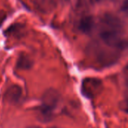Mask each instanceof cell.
I'll list each match as a JSON object with an SVG mask.
<instances>
[{"mask_svg":"<svg viewBox=\"0 0 128 128\" xmlns=\"http://www.w3.org/2000/svg\"><path fill=\"white\" fill-rule=\"evenodd\" d=\"M104 89L102 82L97 78L84 79L81 85L82 94L87 98H94L101 93Z\"/></svg>","mask_w":128,"mask_h":128,"instance_id":"obj_1","label":"cell"},{"mask_svg":"<svg viewBox=\"0 0 128 128\" xmlns=\"http://www.w3.org/2000/svg\"><path fill=\"white\" fill-rule=\"evenodd\" d=\"M104 43L110 48L116 50H124V38H122L121 33L105 29L100 34Z\"/></svg>","mask_w":128,"mask_h":128,"instance_id":"obj_2","label":"cell"},{"mask_svg":"<svg viewBox=\"0 0 128 128\" xmlns=\"http://www.w3.org/2000/svg\"><path fill=\"white\" fill-rule=\"evenodd\" d=\"M60 94L57 90L54 88H49L42 95L40 106L54 112V110L60 101Z\"/></svg>","mask_w":128,"mask_h":128,"instance_id":"obj_3","label":"cell"},{"mask_svg":"<svg viewBox=\"0 0 128 128\" xmlns=\"http://www.w3.org/2000/svg\"><path fill=\"white\" fill-rule=\"evenodd\" d=\"M101 22L107 28V30L114 31L118 33H122L124 28L122 20L112 13H105L101 17Z\"/></svg>","mask_w":128,"mask_h":128,"instance_id":"obj_4","label":"cell"},{"mask_svg":"<svg viewBox=\"0 0 128 128\" xmlns=\"http://www.w3.org/2000/svg\"><path fill=\"white\" fill-rule=\"evenodd\" d=\"M22 94V88L17 85L10 86L4 94V100L9 104H16Z\"/></svg>","mask_w":128,"mask_h":128,"instance_id":"obj_5","label":"cell"},{"mask_svg":"<svg viewBox=\"0 0 128 128\" xmlns=\"http://www.w3.org/2000/svg\"><path fill=\"white\" fill-rule=\"evenodd\" d=\"M94 21L93 16L91 15H86L80 19L79 23V29L80 30L81 32L87 34L92 31L94 28Z\"/></svg>","mask_w":128,"mask_h":128,"instance_id":"obj_6","label":"cell"},{"mask_svg":"<svg viewBox=\"0 0 128 128\" xmlns=\"http://www.w3.org/2000/svg\"><path fill=\"white\" fill-rule=\"evenodd\" d=\"M36 115L38 118L42 122H50L53 118V112L50 111L41 106L37 108Z\"/></svg>","mask_w":128,"mask_h":128,"instance_id":"obj_7","label":"cell"},{"mask_svg":"<svg viewBox=\"0 0 128 128\" xmlns=\"http://www.w3.org/2000/svg\"><path fill=\"white\" fill-rule=\"evenodd\" d=\"M33 65V61L29 56L22 54L16 61V68L20 70H29Z\"/></svg>","mask_w":128,"mask_h":128,"instance_id":"obj_8","label":"cell"},{"mask_svg":"<svg viewBox=\"0 0 128 128\" xmlns=\"http://www.w3.org/2000/svg\"><path fill=\"white\" fill-rule=\"evenodd\" d=\"M36 3L38 8L44 11L51 10L55 5L53 0H36Z\"/></svg>","mask_w":128,"mask_h":128,"instance_id":"obj_9","label":"cell"},{"mask_svg":"<svg viewBox=\"0 0 128 128\" xmlns=\"http://www.w3.org/2000/svg\"><path fill=\"white\" fill-rule=\"evenodd\" d=\"M121 108L126 113H128V95L127 96V98L122 102V104H121Z\"/></svg>","mask_w":128,"mask_h":128,"instance_id":"obj_10","label":"cell"},{"mask_svg":"<svg viewBox=\"0 0 128 128\" xmlns=\"http://www.w3.org/2000/svg\"><path fill=\"white\" fill-rule=\"evenodd\" d=\"M6 14L3 10H0V26L3 24L4 21L6 20Z\"/></svg>","mask_w":128,"mask_h":128,"instance_id":"obj_11","label":"cell"},{"mask_svg":"<svg viewBox=\"0 0 128 128\" xmlns=\"http://www.w3.org/2000/svg\"><path fill=\"white\" fill-rule=\"evenodd\" d=\"M124 50H128V38H124Z\"/></svg>","mask_w":128,"mask_h":128,"instance_id":"obj_12","label":"cell"},{"mask_svg":"<svg viewBox=\"0 0 128 128\" xmlns=\"http://www.w3.org/2000/svg\"><path fill=\"white\" fill-rule=\"evenodd\" d=\"M40 128V127H38V126H29V127H28V128Z\"/></svg>","mask_w":128,"mask_h":128,"instance_id":"obj_13","label":"cell"},{"mask_svg":"<svg viewBox=\"0 0 128 128\" xmlns=\"http://www.w3.org/2000/svg\"><path fill=\"white\" fill-rule=\"evenodd\" d=\"M56 128V127H52V128Z\"/></svg>","mask_w":128,"mask_h":128,"instance_id":"obj_14","label":"cell"}]
</instances>
